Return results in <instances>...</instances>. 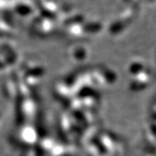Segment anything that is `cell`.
<instances>
[{
  "label": "cell",
  "instance_id": "cell-1",
  "mask_svg": "<svg viewBox=\"0 0 156 156\" xmlns=\"http://www.w3.org/2000/svg\"><path fill=\"white\" fill-rule=\"evenodd\" d=\"M13 10L19 16H28L33 12L31 0H15L13 3Z\"/></svg>",
  "mask_w": 156,
  "mask_h": 156
}]
</instances>
